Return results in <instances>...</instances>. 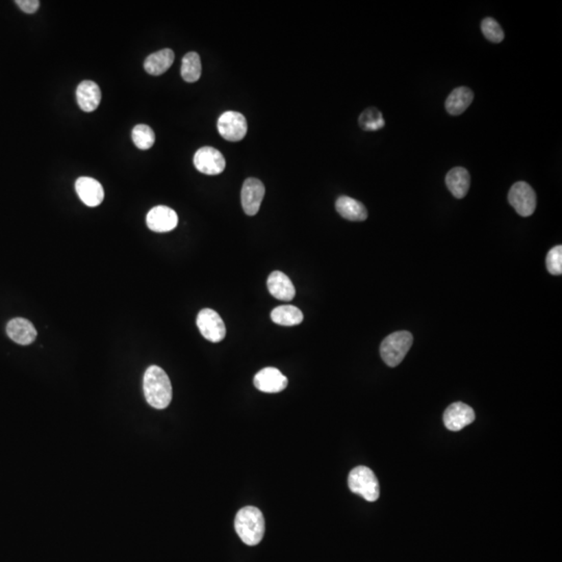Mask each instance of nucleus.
<instances>
[{"instance_id":"obj_1","label":"nucleus","mask_w":562,"mask_h":562,"mask_svg":"<svg viewBox=\"0 0 562 562\" xmlns=\"http://www.w3.org/2000/svg\"><path fill=\"white\" fill-rule=\"evenodd\" d=\"M143 390L148 404L156 410H165L172 401L170 379L160 366H151L147 368L143 380Z\"/></svg>"},{"instance_id":"obj_2","label":"nucleus","mask_w":562,"mask_h":562,"mask_svg":"<svg viewBox=\"0 0 562 562\" xmlns=\"http://www.w3.org/2000/svg\"><path fill=\"white\" fill-rule=\"evenodd\" d=\"M235 529L246 545H259L266 531L263 513L255 506L244 507L235 515Z\"/></svg>"},{"instance_id":"obj_3","label":"nucleus","mask_w":562,"mask_h":562,"mask_svg":"<svg viewBox=\"0 0 562 562\" xmlns=\"http://www.w3.org/2000/svg\"><path fill=\"white\" fill-rule=\"evenodd\" d=\"M414 342V336L408 331H398L384 338L380 346V354L388 366H399L404 360Z\"/></svg>"},{"instance_id":"obj_4","label":"nucleus","mask_w":562,"mask_h":562,"mask_svg":"<svg viewBox=\"0 0 562 562\" xmlns=\"http://www.w3.org/2000/svg\"><path fill=\"white\" fill-rule=\"evenodd\" d=\"M348 485L352 493L362 495L368 502L377 501L380 495L377 477L368 467L360 465L354 467L348 477Z\"/></svg>"},{"instance_id":"obj_5","label":"nucleus","mask_w":562,"mask_h":562,"mask_svg":"<svg viewBox=\"0 0 562 562\" xmlns=\"http://www.w3.org/2000/svg\"><path fill=\"white\" fill-rule=\"evenodd\" d=\"M508 201L522 217H529L537 209V195L532 187L524 181H519L511 187Z\"/></svg>"},{"instance_id":"obj_6","label":"nucleus","mask_w":562,"mask_h":562,"mask_svg":"<svg viewBox=\"0 0 562 562\" xmlns=\"http://www.w3.org/2000/svg\"><path fill=\"white\" fill-rule=\"evenodd\" d=\"M197 326L203 338L211 342H219L226 336V327L222 318L211 308H204L197 316Z\"/></svg>"},{"instance_id":"obj_7","label":"nucleus","mask_w":562,"mask_h":562,"mask_svg":"<svg viewBox=\"0 0 562 562\" xmlns=\"http://www.w3.org/2000/svg\"><path fill=\"white\" fill-rule=\"evenodd\" d=\"M218 130L225 140L239 142L243 140L247 134V121L241 113L229 110L223 113L218 120Z\"/></svg>"},{"instance_id":"obj_8","label":"nucleus","mask_w":562,"mask_h":562,"mask_svg":"<svg viewBox=\"0 0 562 562\" xmlns=\"http://www.w3.org/2000/svg\"><path fill=\"white\" fill-rule=\"evenodd\" d=\"M194 165L197 170L203 174L218 175L224 171L226 163L220 151L213 147L204 146L195 153Z\"/></svg>"},{"instance_id":"obj_9","label":"nucleus","mask_w":562,"mask_h":562,"mask_svg":"<svg viewBox=\"0 0 562 562\" xmlns=\"http://www.w3.org/2000/svg\"><path fill=\"white\" fill-rule=\"evenodd\" d=\"M265 193V185L259 179H246L241 193L242 205L246 215H255L259 213Z\"/></svg>"},{"instance_id":"obj_10","label":"nucleus","mask_w":562,"mask_h":562,"mask_svg":"<svg viewBox=\"0 0 562 562\" xmlns=\"http://www.w3.org/2000/svg\"><path fill=\"white\" fill-rule=\"evenodd\" d=\"M147 226L155 233H168L178 224V217L175 211L165 205L153 207L146 217Z\"/></svg>"},{"instance_id":"obj_11","label":"nucleus","mask_w":562,"mask_h":562,"mask_svg":"<svg viewBox=\"0 0 562 562\" xmlns=\"http://www.w3.org/2000/svg\"><path fill=\"white\" fill-rule=\"evenodd\" d=\"M476 416L474 410L465 403H453L444 414V424L450 431L463 430L467 425L474 422Z\"/></svg>"},{"instance_id":"obj_12","label":"nucleus","mask_w":562,"mask_h":562,"mask_svg":"<svg viewBox=\"0 0 562 562\" xmlns=\"http://www.w3.org/2000/svg\"><path fill=\"white\" fill-rule=\"evenodd\" d=\"M288 378L276 368H265L255 376V386L261 392L276 394L288 386Z\"/></svg>"},{"instance_id":"obj_13","label":"nucleus","mask_w":562,"mask_h":562,"mask_svg":"<svg viewBox=\"0 0 562 562\" xmlns=\"http://www.w3.org/2000/svg\"><path fill=\"white\" fill-rule=\"evenodd\" d=\"M75 190L80 200L88 207H98L104 201V187L96 179L80 177L75 183Z\"/></svg>"},{"instance_id":"obj_14","label":"nucleus","mask_w":562,"mask_h":562,"mask_svg":"<svg viewBox=\"0 0 562 562\" xmlns=\"http://www.w3.org/2000/svg\"><path fill=\"white\" fill-rule=\"evenodd\" d=\"M270 294L281 301H291L296 295L295 287L285 273L274 271L270 274L267 281Z\"/></svg>"},{"instance_id":"obj_15","label":"nucleus","mask_w":562,"mask_h":562,"mask_svg":"<svg viewBox=\"0 0 562 562\" xmlns=\"http://www.w3.org/2000/svg\"><path fill=\"white\" fill-rule=\"evenodd\" d=\"M76 98L80 108L84 112L91 113L99 106L102 102V91L96 82L84 80L76 90Z\"/></svg>"},{"instance_id":"obj_16","label":"nucleus","mask_w":562,"mask_h":562,"mask_svg":"<svg viewBox=\"0 0 562 562\" xmlns=\"http://www.w3.org/2000/svg\"><path fill=\"white\" fill-rule=\"evenodd\" d=\"M9 338L19 345L27 346L37 338V330L32 322L23 318L11 320L7 325Z\"/></svg>"},{"instance_id":"obj_17","label":"nucleus","mask_w":562,"mask_h":562,"mask_svg":"<svg viewBox=\"0 0 562 562\" xmlns=\"http://www.w3.org/2000/svg\"><path fill=\"white\" fill-rule=\"evenodd\" d=\"M447 187L453 196L461 199L467 194L471 185L470 173L467 169L456 167L449 171L446 176Z\"/></svg>"},{"instance_id":"obj_18","label":"nucleus","mask_w":562,"mask_h":562,"mask_svg":"<svg viewBox=\"0 0 562 562\" xmlns=\"http://www.w3.org/2000/svg\"><path fill=\"white\" fill-rule=\"evenodd\" d=\"M474 99V93L467 86L454 89L446 100V110L453 116L463 114Z\"/></svg>"},{"instance_id":"obj_19","label":"nucleus","mask_w":562,"mask_h":562,"mask_svg":"<svg viewBox=\"0 0 562 562\" xmlns=\"http://www.w3.org/2000/svg\"><path fill=\"white\" fill-rule=\"evenodd\" d=\"M338 213L349 221H364L368 218V211L360 201L348 196H340L336 200Z\"/></svg>"},{"instance_id":"obj_20","label":"nucleus","mask_w":562,"mask_h":562,"mask_svg":"<svg viewBox=\"0 0 562 562\" xmlns=\"http://www.w3.org/2000/svg\"><path fill=\"white\" fill-rule=\"evenodd\" d=\"M174 62V52L166 48L150 54L144 62V68L151 75L159 76L164 74Z\"/></svg>"},{"instance_id":"obj_21","label":"nucleus","mask_w":562,"mask_h":562,"mask_svg":"<svg viewBox=\"0 0 562 562\" xmlns=\"http://www.w3.org/2000/svg\"><path fill=\"white\" fill-rule=\"evenodd\" d=\"M272 321L281 326H296L303 321V314L294 305H281L271 312Z\"/></svg>"},{"instance_id":"obj_22","label":"nucleus","mask_w":562,"mask_h":562,"mask_svg":"<svg viewBox=\"0 0 562 562\" xmlns=\"http://www.w3.org/2000/svg\"><path fill=\"white\" fill-rule=\"evenodd\" d=\"M202 66L200 56L196 52H189L183 58L181 76L187 82H195L200 78Z\"/></svg>"},{"instance_id":"obj_23","label":"nucleus","mask_w":562,"mask_h":562,"mask_svg":"<svg viewBox=\"0 0 562 562\" xmlns=\"http://www.w3.org/2000/svg\"><path fill=\"white\" fill-rule=\"evenodd\" d=\"M360 128L366 132L379 130L386 125L382 113L377 108H370L364 110L360 117Z\"/></svg>"},{"instance_id":"obj_24","label":"nucleus","mask_w":562,"mask_h":562,"mask_svg":"<svg viewBox=\"0 0 562 562\" xmlns=\"http://www.w3.org/2000/svg\"><path fill=\"white\" fill-rule=\"evenodd\" d=\"M132 137L134 145L141 150L150 149L155 142L154 132L148 125L139 124L134 126Z\"/></svg>"},{"instance_id":"obj_25","label":"nucleus","mask_w":562,"mask_h":562,"mask_svg":"<svg viewBox=\"0 0 562 562\" xmlns=\"http://www.w3.org/2000/svg\"><path fill=\"white\" fill-rule=\"evenodd\" d=\"M481 30L484 37L493 43H500L504 40V32L500 24L493 18H485L481 23Z\"/></svg>"},{"instance_id":"obj_26","label":"nucleus","mask_w":562,"mask_h":562,"mask_svg":"<svg viewBox=\"0 0 562 562\" xmlns=\"http://www.w3.org/2000/svg\"><path fill=\"white\" fill-rule=\"evenodd\" d=\"M547 269L552 275H561L562 274V247L555 246L550 250L547 255Z\"/></svg>"},{"instance_id":"obj_27","label":"nucleus","mask_w":562,"mask_h":562,"mask_svg":"<svg viewBox=\"0 0 562 562\" xmlns=\"http://www.w3.org/2000/svg\"><path fill=\"white\" fill-rule=\"evenodd\" d=\"M16 5L26 14H34L39 10V0H16Z\"/></svg>"}]
</instances>
